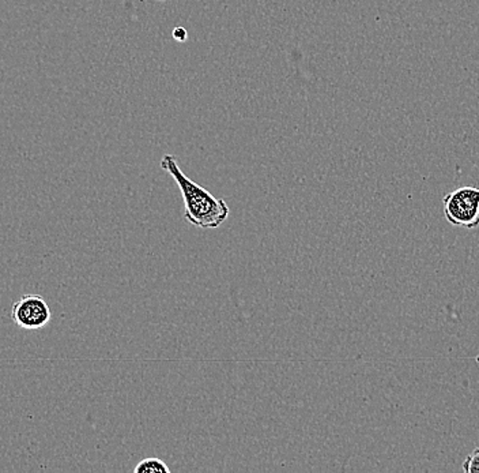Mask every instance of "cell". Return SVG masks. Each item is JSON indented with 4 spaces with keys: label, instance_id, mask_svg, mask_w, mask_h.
<instances>
[{
    "label": "cell",
    "instance_id": "5",
    "mask_svg": "<svg viewBox=\"0 0 479 473\" xmlns=\"http://www.w3.org/2000/svg\"><path fill=\"white\" fill-rule=\"evenodd\" d=\"M462 469L465 473H479V448L474 449L473 453L467 456Z\"/></svg>",
    "mask_w": 479,
    "mask_h": 473
},
{
    "label": "cell",
    "instance_id": "6",
    "mask_svg": "<svg viewBox=\"0 0 479 473\" xmlns=\"http://www.w3.org/2000/svg\"><path fill=\"white\" fill-rule=\"evenodd\" d=\"M172 36H174V39L176 40V42L184 43L185 40L188 39V32L185 31L183 26H177V28L174 29Z\"/></svg>",
    "mask_w": 479,
    "mask_h": 473
},
{
    "label": "cell",
    "instance_id": "1",
    "mask_svg": "<svg viewBox=\"0 0 479 473\" xmlns=\"http://www.w3.org/2000/svg\"><path fill=\"white\" fill-rule=\"evenodd\" d=\"M161 168L168 172L179 185L184 201V219L201 230H215L228 220V203L215 198L209 190L196 184L180 169L176 157L165 155L161 160Z\"/></svg>",
    "mask_w": 479,
    "mask_h": 473
},
{
    "label": "cell",
    "instance_id": "3",
    "mask_svg": "<svg viewBox=\"0 0 479 473\" xmlns=\"http://www.w3.org/2000/svg\"><path fill=\"white\" fill-rule=\"evenodd\" d=\"M12 318L23 330H39L52 318L50 306L40 295H23L12 306Z\"/></svg>",
    "mask_w": 479,
    "mask_h": 473
},
{
    "label": "cell",
    "instance_id": "7",
    "mask_svg": "<svg viewBox=\"0 0 479 473\" xmlns=\"http://www.w3.org/2000/svg\"><path fill=\"white\" fill-rule=\"evenodd\" d=\"M158 2H165V0H158Z\"/></svg>",
    "mask_w": 479,
    "mask_h": 473
},
{
    "label": "cell",
    "instance_id": "4",
    "mask_svg": "<svg viewBox=\"0 0 479 473\" xmlns=\"http://www.w3.org/2000/svg\"><path fill=\"white\" fill-rule=\"evenodd\" d=\"M136 473H171V468L164 462L163 459H155V457H150V459H142L138 465H136Z\"/></svg>",
    "mask_w": 479,
    "mask_h": 473
},
{
    "label": "cell",
    "instance_id": "2",
    "mask_svg": "<svg viewBox=\"0 0 479 473\" xmlns=\"http://www.w3.org/2000/svg\"><path fill=\"white\" fill-rule=\"evenodd\" d=\"M444 216L454 227H479V188L465 185L443 198Z\"/></svg>",
    "mask_w": 479,
    "mask_h": 473
}]
</instances>
